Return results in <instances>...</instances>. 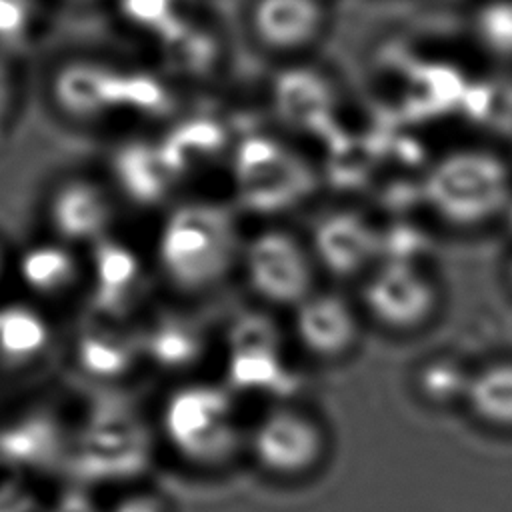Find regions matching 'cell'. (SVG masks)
<instances>
[{"label":"cell","instance_id":"cell-1","mask_svg":"<svg viewBox=\"0 0 512 512\" xmlns=\"http://www.w3.org/2000/svg\"><path fill=\"white\" fill-rule=\"evenodd\" d=\"M244 238L236 208L214 198H188L162 216L154 254L162 276L186 294L222 284L240 266Z\"/></svg>","mask_w":512,"mask_h":512},{"label":"cell","instance_id":"cell-2","mask_svg":"<svg viewBox=\"0 0 512 512\" xmlns=\"http://www.w3.org/2000/svg\"><path fill=\"white\" fill-rule=\"evenodd\" d=\"M152 452V430L138 404L100 390L72 428L66 470L82 486L132 482L150 468Z\"/></svg>","mask_w":512,"mask_h":512},{"label":"cell","instance_id":"cell-3","mask_svg":"<svg viewBox=\"0 0 512 512\" xmlns=\"http://www.w3.org/2000/svg\"><path fill=\"white\" fill-rule=\"evenodd\" d=\"M430 212L454 228H478L512 204V162L490 144L458 146L436 158L422 182Z\"/></svg>","mask_w":512,"mask_h":512},{"label":"cell","instance_id":"cell-4","mask_svg":"<svg viewBox=\"0 0 512 512\" xmlns=\"http://www.w3.org/2000/svg\"><path fill=\"white\" fill-rule=\"evenodd\" d=\"M228 170L234 208L260 218L294 212L320 184L316 166L296 146L264 130L234 140Z\"/></svg>","mask_w":512,"mask_h":512},{"label":"cell","instance_id":"cell-5","mask_svg":"<svg viewBox=\"0 0 512 512\" xmlns=\"http://www.w3.org/2000/svg\"><path fill=\"white\" fill-rule=\"evenodd\" d=\"M158 426L172 452L196 468L224 466L242 442L234 392L224 382L176 386L162 402Z\"/></svg>","mask_w":512,"mask_h":512},{"label":"cell","instance_id":"cell-6","mask_svg":"<svg viewBox=\"0 0 512 512\" xmlns=\"http://www.w3.org/2000/svg\"><path fill=\"white\" fill-rule=\"evenodd\" d=\"M234 394L284 402L300 388L276 320L260 310L240 312L224 332V380Z\"/></svg>","mask_w":512,"mask_h":512},{"label":"cell","instance_id":"cell-7","mask_svg":"<svg viewBox=\"0 0 512 512\" xmlns=\"http://www.w3.org/2000/svg\"><path fill=\"white\" fill-rule=\"evenodd\" d=\"M290 230L270 224L244 240L240 268L250 290L268 306L296 308L314 290V262Z\"/></svg>","mask_w":512,"mask_h":512},{"label":"cell","instance_id":"cell-8","mask_svg":"<svg viewBox=\"0 0 512 512\" xmlns=\"http://www.w3.org/2000/svg\"><path fill=\"white\" fill-rule=\"evenodd\" d=\"M48 100L68 122L96 126L118 114L128 116V64L98 56H72L48 78Z\"/></svg>","mask_w":512,"mask_h":512},{"label":"cell","instance_id":"cell-9","mask_svg":"<svg viewBox=\"0 0 512 512\" xmlns=\"http://www.w3.org/2000/svg\"><path fill=\"white\" fill-rule=\"evenodd\" d=\"M330 28L326 0H248L244 30L254 48L280 62H296L324 40Z\"/></svg>","mask_w":512,"mask_h":512},{"label":"cell","instance_id":"cell-10","mask_svg":"<svg viewBox=\"0 0 512 512\" xmlns=\"http://www.w3.org/2000/svg\"><path fill=\"white\" fill-rule=\"evenodd\" d=\"M248 448L266 474L296 478L320 462L324 434L316 420L286 402H276L252 426Z\"/></svg>","mask_w":512,"mask_h":512},{"label":"cell","instance_id":"cell-11","mask_svg":"<svg viewBox=\"0 0 512 512\" xmlns=\"http://www.w3.org/2000/svg\"><path fill=\"white\" fill-rule=\"evenodd\" d=\"M114 190L108 182L90 174H66L58 178L44 204L46 224L52 236L68 246H94L110 236L116 220Z\"/></svg>","mask_w":512,"mask_h":512},{"label":"cell","instance_id":"cell-12","mask_svg":"<svg viewBox=\"0 0 512 512\" xmlns=\"http://www.w3.org/2000/svg\"><path fill=\"white\" fill-rule=\"evenodd\" d=\"M270 112L290 132L320 136L340 112L336 80L304 60L280 64L268 84Z\"/></svg>","mask_w":512,"mask_h":512},{"label":"cell","instance_id":"cell-13","mask_svg":"<svg viewBox=\"0 0 512 512\" xmlns=\"http://www.w3.org/2000/svg\"><path fill=\"white\" fill-rule=\"evenodd\" d=\"M72 428L44 406H30L0 422V470L22 478L66 470Z\"/></svg>","mask_w":512,"mask_h":512},{"label":"cell","instance_id":"cell-14","mask_svg":"<svg viewBox=\"0 0 512 512\" xmlns=\"http://www.w3.org/2000/svg\"><path fill=\"white\" fill-rule=\"evenodd\" d=\"M90 314L130 322L144 302L146 270L140 254L124 240L106 236L90 246Z\"/></svg>","mask_w":512,"mask_h":512},{"label":"cell","instance_id":"cell-15","mask_svg":"<svg viewBox=\"0 0 512 512\" xmlns=\"http://www.w3.org/2000/svg\"><path fill=\"white\" fill-rule=\"evenodd\" d=\"M72 356L80 374L110 388L142 362L138 326L86 312L72 340Z\"/></svg>","mask_w":512,"mask_h":512},{"label":"cell","instance_id":"cell-16","mask_svg":"<svg viewBox=\"0 0 512 512\" xmlns=\"http://www.w3.org/2000/svg\"><path fill=\"white\" fill-rule=\"evenodd\" d=\"M106 168L114 194L138 208L166 204L182 182L166 162L158 138H124L110 148Z\"/></svg>","mask_w":512,"mask_h":512},{"label":"cell","instance_id":"cell-17","mask_svg":"<svg viewBox=\"0 0 512 512\" xmlns=\"http://www.w3.org/2000/svg\"><path fill=\"white\" fill-rule=\"evenodd\" d=\"M384 250V234L352 208L324 212L312 226V258L330 274L346 278L362 272Z\"/></svg>","mask_w":512,"mask_h":512},{"label":"cell","instance_id":"cell-18","mask_svg":"<svg viewBox=\"0 0 512 512\" xmlns=\"http://www.w3.org/2000/svg\"><path fill=\"white\" fill-rule=\"evenodd\" d=\"M364 304L382 326L410 330L434 312L436 290L408 260H390L370 276Z\"/></svg>","mask_w":512,"mask_h":512},{"label":"cell","instance_id":"cell-19","mask_svg":"<svg viewBox=\"0 0 512 512\" xmlns=\"http://www.w3.org/2000/svg\"><path fill=\"white\" fill-rule=\"evenodd\" d=\"M142 360L160 372L180 374L196 368L208 352V328L180 308L154 310L140 326Z\"/></svg>","mask_w":512,"mask_h":512},{"label":"cell","instance_id":"cell-20","mask_svg":"<svg viewBox=\"0 0 512 512\" xmlns=\"http://www.w3.org/2000/svg\"><path fill=\"white\" fill-rule=\"evenodd\" d=\"M234 140L226 124L210 114L174 118L172 126L158 136L162 154L180 180L200 168L228 164Z\"/></svg>","mask_w":512,"mask_h":512},{"label":"cell","instance_id":"cell-21","mask_svg":"<svg viewBox=\"0 0 512 512\" xmlns=\"http://www.w3.org/2000/svg\"><path fill=\"white\" fill-rule=\"evenodd\" d=\"M294 310V334L300 346L316 358H340L358 334V322L350 304L328 292H312Z\"/></svg>","mask_w":512,"mask_h":512},{"label":"cell","instance_id":"cell-22","mask_svg":"<svg viewBox=\"0 0 512 512\" xmlns=\"http://www.w3.org/2000/svg\"><path fill=\"white\" fill-rule=\"evenodd\" d=\"M22 286L38 298L66 296L80 280V262L74 248L52 238L26 246L16 260Z\"/></svg>","mask_w":512,"mask_h":512},{"label":"cell","instance_id":"cell-23","mask_svg":"<svg viewBox=\"0 0 512 512\" xmlns=\"http://www.w3.org/2000/svg\"><path fill=\"white\" fill-rule=\"evenodd\" d=\"M52 326L28 302L0 304V368L24 370L40 362L52 346Z\"/></svg>","mask_w":512,"mask_h":512},{"label":"cell","instance_id":"cell-24","mask_svg":"<svg viewBox=\"0 0 512 512\" xmlns=\"http://www.w3.org/2000/svg\"><path fill=\"white\" fill-rule=\"evenodd\" d=\"M470 410L486 424L512 428V362L482 368L466 382Z\"/></svg>","mask_w":512,"mask_h":512},{"label":"cell","instance_id":"cell-25","mask_svg":"<svg viewBox=\"0 0 512 512\" xmlns=\"http://www.w3.org/2000/svg\"><path fill=\"white\" fill-rule=\"evenodd\" d=\"M470 36L498 70H512V0H482L470 16Z\"/></svg>","mask_w":512,"mask_h":512},{"label":"cell","instance_id":"cell-26","mask_svg":"<svg viewBox=\"0 0 512 512\" xmlns=\"http://www.w3.org/2000/svg\"><path fill=\"white\" fill-rule=\"evenodd\" d=\"M116 12L124 24L154 42L186 18L182 0H116Z\"/></svg>","mask_w":512,"mask_h":512},{"label":"cell","instance_id":"cell-27","mask_svg":"<svg viewBox=\"0 0 512 512\" xmlns=\"http://www.w3.org/2000/svg\"><path fill=\"white\" fill-rule=\"evenodd\" d=\"M22 104V78L16 62L0 50V150L8 144Z\"/></svg>","mask_w":512,"mask_h":512},{"label":"cell","instance_id":"cell-28","mask_svg":"<svg viewBox=\"0 0 512 512\" xmlns=\"http://www.w3.org/2000/svg\"><path fill=\"white\" fill-rule=\"evenodd\" d=\"M42 506L36 502L26 478L2 472L0 478V512H40Z\"/></svg>","mask_w":512,"mask_h":512},{"label":"cell","instance_id":"cell-29","mask_svg":"<svg viewBox=\"0 0 512 512\" xmlns=\"http://www.w3.org/2000/svg\"><path fill=\"white\" fill-rule=\"evenodd\" d=\"M32 16L30 0H0V40L24 36Z\"/></svg>","mask_w":512,"mask_h":512},{"label":"cell","instance_id":"cell-30","mask_svg":"<svg viewBox=\"0 0 512 512\" xmlns=\"http://www.w3.org/2000/svg\"><path fill=\"white\" fill-rule=\"evenodd\" d=\"M40 512H102L88 492V486L72 484L62 488Z\"/></svg>","mask_w":512,"mask_h":512},{"label":"cell","instance_id":"cell-31","mask_svg":"<svg viewBox=\"0 0 512 512\" xmlns=\"http://www.w3.org/2000/svg\"><path fill=\"white\" fill-rule=\"evenodd\" d=\"M108 512H170L168 502L150 490H136L122 496Z\"/></svg>","mask_w":512,"mask_h":512},{"label":"cell","instance_id":"cell-32","mask_svg":"<svg viewBox=\"0 0 512 512\" xmlns=\"http://www.w3.org/2000/svg\"><path fill=\"white\" fill-rule=\"evenodd\" d=\"M4 266H6V254H4V250H2V246H0V278H2V274H4Z\"/></svg>","mask_w":512,"mask_h":512}]
</instances>
